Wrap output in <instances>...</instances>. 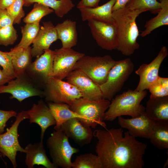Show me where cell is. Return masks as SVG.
<instances>
[{
	"label": "cell",
	"instance_id": "1",
	"mask_svg": "<svg viewBox=\"0 0 168 168\" xmlns=\"http://www.w3.org/2000/svg\"><path fill=\"white\" fill-rule=\"evenodd\" d=\"M97 139L95 152L103 168H142L147 145L137 140L122 128L97 129L93 132Z\"/></svg>",
	"mask_w": 168,
	"mask_h": 168
},
{
	"label": "cell",
	"instance_id": "2",
	"mask_svg": "<svg viewBox=\"0 0 168 168\" xmlns=\"http://www.w3.org/2000/svg\"><path fill=\"white\" fill-rule=\"evenodd\" d=\"M146 9L131 10L126 7L113 12L118 40L117 49L124 55L133 54L140 47L137 40L139 35L136 19Z\"/></svg>",
	"mask_w": 168,
	"mask_h": 168
},
{
	"label": "cell",
	"instance_id": "3",
	"mask_svg": "<svg viewBox=\"0 0 168 168\" xmlns=\"http://www.w3.org/2000/svg\"><path fill=\"white\" fill-rule=\"evenodd\" d=\"M147 95L146 90L139 91L129 89L116 96L104 114V121H112L122 115L132 118L140 116L145 113V110L141 103Z\"/></svg>",
	"mask_w": 168,
	"mask_h": 168
},
{
	"label": "cell",
	"instance_id": "4",
	"mask_svg": "<svg viewBox=\"0 0 168 168\" xmlns=\"http://www.w3.org/2000/svg\"><path fill=\"white\" fill-rule=\"evenodd\" d=\"M110 103L109 100L104 98L91 100L81 97L69 106L72 110L80 116L78 119L84 126L94 128L100 125L106 128L104 115Z\"/></svg>",
	"mask_w": 168,
	"mask_h": 168
},
{
	"label": "cell",
	"instance_id": "5",
	"mask_svg": "<svg viewBox=\"0 0 168 168\" xmlns=\"http://www.w3.org/2000/svg\"><path fill=\"white\" fill-rule=\"evenodd\" d=\"M116 61L109 55L102 56L85 55L77 62L73 70L81 71L99 86L105 82Z\"/></svg>",
	"mask_w": 168,
	"mask_h": 168
},
{
	"label": "cell",
	"instance_id": "6",
	"mask_svg": "<svg viewBox=\"0 0 168 168\" xmlns=\"http://www.w3.org/2000/svg\"><path fill=\"white\" fill-rule=\"evenodd\" d=\"M52 162L57 167L72 168V155L79 151L71 146L68 138L60 129L55 130L47 140Z\"/></svg>",
	"mask_w": 168,
	"mask_h": 168
},
{
	"label": "cell",
	"instance_id": "7",
	"mask_svg": "<svg viewBox=\"0 0 168 168\" xmlns=\"http://www.w3.org/2000/svg\"><path fill=\"white\" fill-rule=\"evenodd\" d=\"M134 64L129 58L116 61L110 70L107 80L99 86L103 98L111 100L122 89L133 72Z\"/></svg>",
	"mask_w": 168,
	"mask_h": 168
},
{
	"label": "cell",
	"instance_id": "8",
	"mask_svg": "<svg viewBox=\"0 0 168 168\" xmlns=\"http://www.w3.org/2000/svg\"><path fill=\"white\" fill-rule=\"evenodd\" d=\"M46 101L69 105L76 100L82 97L78 88L67 81L52 77L43 88Z\"/></svg>",
	"mask_w": 168,
	"mask_h": 168
},
{
	"label": "cell",
	"instance_id": "9",
	"mask_svg": "<svg viewBox=\"0 0 168 168\" xmlns=\"http://www.w3.org/2000/svg\"><path fill=\"white\" fill-rule=\"evenodd\" d=\"M16 118L15 121L12 126L7 128L5 132L0 134V152L3 157L9 158L14 168L17 166L16 159L17 152H26L25 149L19 143L18 128L22 121L28 119L26 111L19 112Z\"/></svg>",
	"mask_w": 168,
	"mask_h": 168
},
{
	"label": "cell",
	"instance_id": "10",
	"mask_svg": "<svg viewBox=\"0 0 168 168\" xmlns=\"http://www.w3.org/2000/svg\"><path fill=\"white\" fill-rule=\"evenodd\" d=\"M8 93L11 99L20 102L32 96L44 97L43 91L38 87L25 73L10 80L6 85L0 86V94Z\"/></svg>",
	"mask_w": 168,
	"mask_h": 168
},
{
	"label": "cell",
	"instance_id": "11",
	"mask_svg": "<svg viewBox=\"0 0 168 168\" xmlns=\"http://www.w3.org/2000/svg\"><path fill=\"white\" fill-rule=\"evenodd\" d=\"M54 51L50 49L36 58L25 73L39 88H43L53 77Z\"/></svg>",
	"mask_w": 168,
	"mask_h": 168
},
{
	"label": "cell",
	"instance_id": "12",
	"mask_svg": "<svg viewBox=\"0 0 168 168\" xmlns=\"http://www.w3.org/2000/svg\"><path fill=\"white\" fill-rule=\"evenodd\" d=\"M87 21L92 36L99 46L107 50L117 49L118 40L114 23L94 19Z\"/></svg>",
	"mask_w": 168,
	"mask_h": 168
},
{
	"label": "cell",
	"instance_id": "13",
	"mask_svg": "<svg viewBox=\"0 0 168 168\" xmlns=\"http://www.w3.org/2000/svg\"><path fill=\"white\" fill-rule=\"evenodd\" d=\"M85 55L72 48L63 47L54 50L53 77L60 80L66 78L77 62Z\"/></svg>",
	"mask_w": 168,
	"mask_h": 168
},
{
	"label": "cell",
	"instance_id": "14",
	"mask_svg": "<svg viewBox=\"0 0 168 168\" xmlns=\"http://www.w3.org/2000/svg\"><path fill=\"white\" fill-rule=\"evenodd\" d=\"M168 54L167 48L163 46L151 63L149 64L143 63L139 66L135 71V73L139 77V83L135 90L140 91L148 90L159 77L160 66Z\"/></svg>",
	"mask_w": 168,
	"mask_h": 168
},
{
	"label": "cell",
	"instance_id": "15",
	"mask_svg": "<svg viewBox=\"0 0 168 168\" xmlns=\"http://www.w3.org/2000/svg\"><path fill=\"white\" fill-rule=\"evenodd\" d=\"M66 78L67 82L78 88L82 97L91 100L103 98L99 86L81 71L73 70Z\"/></svg>",
	"mask_w": 168,
	"mask_h": 168
},
{
	"label": "cell",
	"instance_id": "16",
	"mask_svg": "<svg viewBox=\"0 0 168 168\" xmlns=\"http://www.w3.org/2000/svg\"><path fill=\"white\" fill-rule=\"evenodd\" d=\"M119 125L126 128L131 136L136 138L149 139L155 122L149 118L145 113L140 116L130 119L121 116L118 117Z\"/></svg>",
	"mask_w": 168,
	"mask_h": 168
},
{
	"label": "cell",
	"instance_id": "17",
	"mask_svg": "<svg viewBox=\"0 0 168 168\" xmlns=\"http://www.w3.org/2000/svg\"><path fill=\"white\" fill-rule=\"evenodd\" d=\"M58 129L63 132L68 138L71 139L81 147L90 143L93 136L91 128L84 126L76 118L64 123Z\"/></svg>",
	"mask_w": 168,
	"mask_h": 168
},
{
	"label": "cell",
	"instance_id": "18",
	"mask_svg": "<svg viewBox=\"0 0 168 168\" xmlns=\"http://www.w3.org/2000/svg\"><path fill=\"white\" fill-rule=\"evenodd\" d=\"M26 111L30 123H36L40 127V141H43L47 128L56 124V121L49 108L41 99L37 104H34L31 108Z\"/></svg>",
	"mask_w": 168,
	"mask_h": 168
},
{
	"label": "cell",
	"instance_id": "19",
	"mask_svg": "<svg viewBox=\"0 0 168 168\" xmlns=\"http://www.w3.org/2000/svg\"><path fill=\"white\" fill-rule=\"evenodd\" d=\"M58 39L55 26L51 21L43 22L33 43L32 57H38L49 49L51 44Z\"/></svg>",
	"mask_w": 168,
	"mask_h": 168
},
{
	"label": "cell",
	"instance_id": "20",
	"mask_svg": "<svg viewBox=\"0 0 168 168\" xmlns=\"http://www.w3.org/2000/svg\"><path fill=\"white\" fill-rule=\"evenodd\" d=\"M25 162L28 168L35 165H42L46 168H57L48 158L43 141L34 144L30 143L25 147Z\"/></svg>",
	"mask_w": 168,
	"mask_h": 168
},
{
	"label": "cell",
	"instance_id": "21",
	"mask_svg": "<svg viewBox=\"0 0 168 168\" xmlns=\"http://www.w3.org/2000/svg\"><path fill=\"white\" fill-rule=\"evenodd\" d=\"M145 113L155 122H168V96H150L145 107Z\"/></svg>",
	"mask_w": 168,
	"mask_h": 168
},
{
	"label": "cell",
	"instance_id": "22",
	"mask_svg": "<svg viewBox=\"0 0 168 168\" xmlns=\"http://www.w3.org/2000/svg\"><path fill=\"white\" fill-rule=\"evenodd\" d=\"M116 0H110L100 6L92 8L79 9L82 20L85 21L90 19L114 23L112 9Z\"/></svg>",
	"mask_w": 168,
	"mask_h": 168
},
{
	"label": "cell",
	"instance_id": "23",
	"mask_svg": "<svg viewBox=\"0 0 168 168\" xmlns=\"http://www.w3.org/2000/svg\"><path fill=\"white\" fill-rule=\"evenodd\" d=\"M12 60L16 77L25 72L32 62L31 48L16 46L8 52Z\"/></svg>",
	"mask_w": 168,
	"mask_h": 168
},
{
	"label": "cell",
	"instance_id": "24",
	"mask_svg": "<svg viewBox=\"0 0 168 168\" xmlns=\"http://www.w3.org/2000/svg\"><path fill=\"white\" fill-rule=\"evenodd\" d=\"M58 39L63 48H72L77 44V33L76 22L67 19L55 26Z\"/></svg>",
	"mask_w": 168,
	"mask_h": 168
},
{
	"label": "cell",
	"instance_id": "25",
	"mask_svg": "<svg viewBox=\"0 0 168 168\" xmlns=\"http://www.w3.org/2000/svg\"><path fill=\"white\" fill-rule=\"evenodd\" d=\"M48 105L56 121L55 130L58 129L63 124L69 119L80 118V115L71 109L68 104L49 102Z\"/></svg>",
	"mask_w": 168,
	"mask_h": 168
},
{
	"label": "cell",
	"instance_id": "26",
	"mask_svg": "<svg viewBox=\"0 0 168 168\" xmlns=\"http://www.w3.org/2000/svg\"><path fill=\"white\" fill-rule=\"evenodd\" d=\"M39 3L52 9L57 16L62 17L75 7L72 0H25L24 6Z\"/></svg>",
	"mask_w": 168,
	"mask_h": 168
},
{
	"label": "cell",
	"instance_id": "27",
	"mask_svg": "<svg viewBox=\"0 0 168 168\" xmlns=\"http://www.w3.org/2000/svg\"><path fill=\"white\" fill-rule=\"evenodd\" d=\"M160 2V10L156 16L146 22L144 26L145 29L140 34L141 37L149 35L159 27L168 25V0H161Z\"/></svg>",
	"mask_w": 168,
	"mask_h": 168
},
{
	"label": "cell",
	"instance_id": "28",
	"mask_svg": "<svg viewBox=\"0 0 168 168\" xmlns=\"http://www.w3.org/2000/svg\"><path fill=\"white\" fill-rule=\"evenodd\" d=\"M149 139L151 142L161 150L168 149V122H155Z\"/></svg>",
	"mask_w": 168,
	"mask_h": 168
},
{
	"label": "cell",
	"instance_id": "29",
	"mask_svg": "<svg viewBox=\"0 0 168 168\" xmlns=\"http://www.w3.org/2000/svg\"><path fill=\"white\" fill-rule=\"evenodd\" d=\"M72 168H103L100 159L97 155L92 153L81 154L76 156L72 163Z\"/></svg>",
	"mask_w": 168,
	"mask_h": 168
},
{
	"label": "cell",
	"instance_id": "30",
	"mask_svg": "<svg viewBox=\"0 0 168 168\" xmlns=\"http://www.w3.org/2000/svg\"><path fill=\"white\" fill-rule=\"evenodd\" d=\"M54 12L52 9L48 7L35 3L32 10L24 18L23 21L26 24L40 23L43 17Z\"/></svg>",
	"mask_w": 168,
	"mask_h": 168
},
{
	"label": "cell",
	"instance_id": "31",
	"mask_svg": "<svg viewBox=\"0 0 168 168\" xmlns=\"http://www.w3.org/2000/svg\"><path fill=\"white\" fill-rule=\"evenodd\" d=\"M40 28V23L26 24L21 29L22 37L16 46L27 48L33 44Z\"/></svg>",
	"mask_w": 168,
	"mask_h": 168
},
{
	"label": "cell",
	"instance_id": "32",
	"mask_svg": "<svg viewBox=\"0 0 168 168\" xmlns=\"http://www.w3.org/2000/svg\"><path fill=\"white\" fill-rule=\"evenodd\" d=\"M126 7L131 10H147L154 13H157L161 8L157 0H130Z\"/></svg>",
	"mask_w": 168,
	"mask_h": 168
},
{
	"label": "cell",
	"instance_id": "33",
	"mask_svg": "<svg viewBox=\"0 0 168 168\" xmlns=\"http://www.w3.org/2000/svg\"><path fill=\"white\" fill-rule=\"evenodd\" d=\"M150 96L161 97L168 96V78L159 76L149 87Z\"/></svg>",
	"mask_w": 168,
	"mask_h": 168
},
{
	"label": "cell",
	"instance_id": "34",
	"mask_svg": "<svg viewBox=\"0 0 168 168\" xmlns=\"http://www.w3.org/2000/svg\"><path fill=\"white\" fill-rule=\"evenodd\" d=\"M17 37V31L13 25L0 28V45L7 46L12 45Z\"/></svg>",
	"mask_w": 168,
	"mask_h": 168
},
{
	"label": "cell",
	"instance_id": "35",
	"mask_svg": "<svg viewBox=\"0 0 168 168\" xmlns=\"http://www.w3.org/2000/svg\"><path fill=\"white\" fill-rule=\"evenodd\" d=\"M25 0H15L6 9L13 19L14 24H19L25 16L23 8Z\"/></svg>",
	"mask_w": 168,
	"mask_h": 168
},
{
	"label": "cell",
	"instance_id": "36",
	"mask_svg": "<svg viewBox=\"0 0 168 168\" xmlns=\"http://www.w3.org/2000/svg\"><path fill=\"white\" fill-rule=\"evenodd\" d=\"M0 66L2 68V71L7 75L13 78L16 77L11 58L8 52L0 50Z\"/></svg>",
	"mask_w": 168,
	"mask_h": 168
},
{
	"label": "cell",
	"instance_id": "37",
	"mask_svg": "<svg viewBox=\"0 0 168 168\" xmlns=\"http://www.w3.org/2000/svg\"><path fill=\"white\" fill-rule=\"evenodd\" d=\"M17 115L16 112L15 111H6L0 109V134L4 132L7 121L13 117H16Z\"/></svg>",
	"mask_w": 168,
	"mask_h": 168
},
{
	"label": "cell",
	"instance_id": "38",
	"mask_svg": "<svg viewBox=\"0 0 168 168\" xmlns=\"http://www.w3.org/2000/svg\"><path fill=\"white\" fill-rule=\"evenodd\" d=\"M13 24V19L7 9H0V28Z\"/></svg>",
	"mask_w": 168,
	"mask_h": 168
},
{
	"label": "cell",
	"instance_id": "39",
	"mask_svg": "<svg viewBox=\"0 0 168 168\" xmlns=\"http://www.w3.org/2000/svg\"><path fill=\"white\" fill-rule=\"evenodd\" d=\"M100 0H81L77 4L78 9L84 8H92L98 6Z\"/></svg>",
	"mask_w": 168,
	"mask_h": 168
},
{
	"label": "cell",
	"instance_id": "40",
	"mask_svg": "<svg viewBox=\"0 0 168 168\" xmlns=\"http://www.w3.org/2000/svg\"><path fill=\"white\" fill-rule=\"evenodd\" d=\"M130 0H116L112 9L113 12L125 7Z\"/></svg>",
	"mask_w": 168,
	"mask_h": 168
},
{
	"label": "cell",
	"instance_id": "41",
	"mask_svg": "<svg viewBox=\"0 0 168 168\" xmlns=\"http://www.w3.org/2000/svg\"><path fill=\"white\" fill-rule=\"evenodd\" d=\"M14 79L7 75L0 68V86L7 83L10 80Z\"/></svg>",
	"mask_w": 168,
	"mask_h": 168
},
{
	"label": "cell",
	"instance_id": "42",
	"mask_svg": "<svg viewBox=\"0 0 168 168\" xmlns=\"http://www.w3.org/2000/svg\"><path fill=\"white\" fill-rule=\"evenodd\" d=\"M15 0H0V9H7Z\"/></svg>",
	"mask_w": 168,
	"mask_h": 168
},
{
	"label": "cell",
	"instance_id": "43",
	"mask_svg": "<svg viewBox=\"0 0 168 168\" xmlns=\"http://www.w3.org/2000/svg\"><path fill=\"white\" fill-rule=\"evenodd\" d=\"M2 154H1V153L0 152V157L2 159Z\"/></svg>",
	"mask_w": 168,
	"mask_h": 168
},
{
	"label": "cell",
	"instance_id": "44",
	"mask_svg": "<svg viewBox=\"0 0 168 168\" xmlns=\"http://www.w3.org/2000/svg\"><path fill=\"white\" fill-rule=\"evenodd\" d=\"M157 0L159 1L160 2L161 0Z\"/></svg>",
	"mask_w": 168,
	"mask_h": 168
}]
</instances>
